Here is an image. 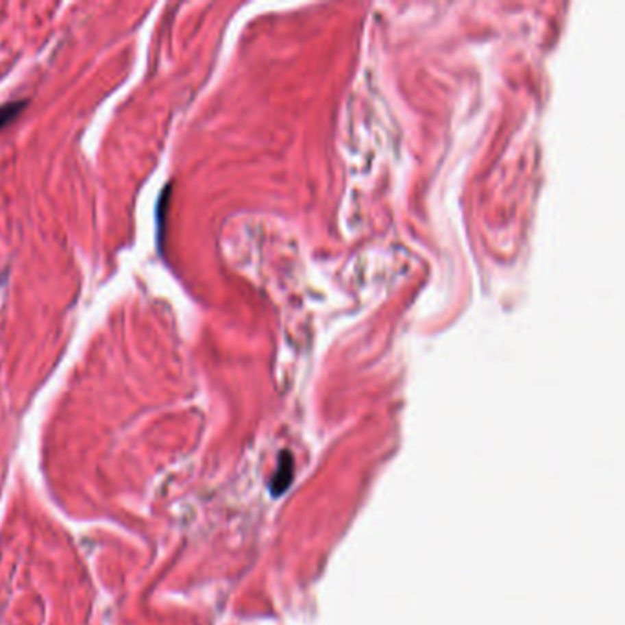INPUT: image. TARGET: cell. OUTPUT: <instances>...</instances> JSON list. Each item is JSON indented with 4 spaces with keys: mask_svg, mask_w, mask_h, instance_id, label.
<instances>
[{
    "mask_svg": "<svg viewBox=\"0 0 625 625\" xmlns=\"http://www.w3.org/2000/svg\"><path fill=\"white\" fill-rule=\"evenodd\" d=\"M24 108H26V101H10L0 105V130L15 121Z\"/></svg>",
    "mask_w": 625,
    "mask_h": 625,
    "instance_id": "cell-1",
    "label": "cell"
}]
</instances>
